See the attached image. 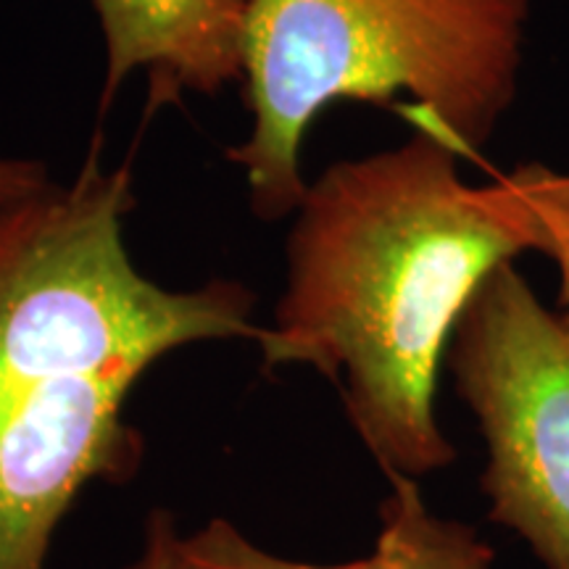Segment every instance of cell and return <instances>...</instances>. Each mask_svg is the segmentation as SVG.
Segmentation results:
<instances>
[{"instance_id": "1", "label": "cell", "mask_w": 569, "mask_h": 569, "mask_svg": "<svg viewBox=\"0 0 569 569\" xmlns=\"http://www.w3.org/2000/svg\"><path fill=\"white\" fill-rule=\"evenodd\" d=\"M134 206L132 169L98 151L0 206V569H48L80 498L138 478L146 436L127 403L156 365L264 330L246 282L167 288L142 272Z\"/></svg>"}, {"instance_id": "2", "label": "cell", "mask_w": 569, "mask_h": 569, "mask_svg": "<svg viewBox=\"0 0 569 569\" xmlns=\"http://www.w3.org/2000/svg\"><path fill=\"white\" fill-rule=\"evenodd\" d=\"M430 130L330 163L284 240V284L256 340L264 372L311 367L336 382L348 425L382 475L427 478L457 448L438 419L453 327L490 272L536 251L509 177L467 184Z\"/></svg>"}, {"instance_id": "3", "label": "cell", "mask_w": 569, "mask_h": 569, "mask_svg": "<svg viewBox=\"0 0 569 569\" xmlns=\"http://www.w3.org/2000/svg\"><path fill=\"white\" fill-rule=\"evenodd\" d=\"M530 0H248L240 88L251 132L224 151L264 222L293 217L301 148L338 103L396 106L478 156L517 101Z\"/></svg>"}, {"instance_id": "4", "label": "cell", "mask_w": 569, "mask_h": 569, "mask_svg": "<svg viewBox=\"0 0 569 569\" xmlns=\"http://www.w3.org/2000/svg\"><path fill=\"white\" fill-rule=\"evenodd\" d=\"M446 367L486 440L490 522L517 532L546 569H569V338L517 261L467 303Z\"/></svg>"}, {"instance_id": "5", "label": "cell", "mask_w": 569, "mask_h": 569, "mask_svg": "<svg viewBox=\"0 0 569 569\" xmlns=\"http://www.w3.org/2000/svg\"><path fill=\"white\" fill-rule=\"evenodd\" d=\"M103 38L101 106L132 74L148 82V111L188 96H219L240 82L248 0H88Z\"/></svg>"}, {"instance_id": "6", "label": "cell", "mask_w": 569, "mask_h": 569, "mask_svg": "<svg viewBox=\"0 0 569 569\" xmlns=\"http://www.w3.org/2000/svg\"><path fill=\"white\" fill-rule=\"evenodd\" d=\"M380 530L372 551L340 565H315L272 553L246 536L232 519L211 517L182 538L188 569H493L496 551L478 528L440 517L427 507L419 480L386 475Z\"/></svg>"}, {"instance_id": "7", "label": "cell", "mask_w": 569, "mask_h": 569, "mask_svg": "<svg viewBox=\"0 0 569 569\" xmlns=\"http://www.w3.org/2000/svg\"><path fill=\"white\" fill-rule=\"evenodd\" d=\"M511 184H515V180H511ZM519 196L528 201L532 211V222H536V253L549 256L553 264H557L559 298H557V309H553V315H557L561 330H565L569 338V219L557 209H551V206L525 196L522 190H519Z\"/></svg>"}, {"instance_id": "8", "label": "cell", "mask_w": 569, "mask_h": 569, "mask_svg": "<svg viewBox=\"0 0 569 569\" xmlns=\"http://www.w3.org/2000/svg\"><path fill=\"white\" fill-rule=\"evenodd\" d=\"M182 532L169 509L156 507L142 522L140 553L124 569H188L182 557Z\"/></svg>"}, {"instance_id": "9", "label": "cell", "mask_w": 569, "mask_h": 569, "mask_svg": "<svg viewBox=\"0 0 569 569\" xmlns=\"http://www.w3.org/2000/svg\"><path fill=\"white\" fill-rule=\"evenodd\" d=\"M509 177L525 196L551 206L569 219V174H559L549 167H540V163H528Z\"/></svg>"}, {"instance_id": "10", "label": "cell", "mask_w": 569, "mask_h": 569, "mask_svg": "<svg viewBox=\"0 0 569 569\" xmlns=\"http://www.w3.org/2000/svg\"><path fill=\"white\" fill-rule=\"evenodd\" d=\"M51 169L38 159H0V206L17 201L46 188L51 182Z\"/></svg>"}]
</instances>
